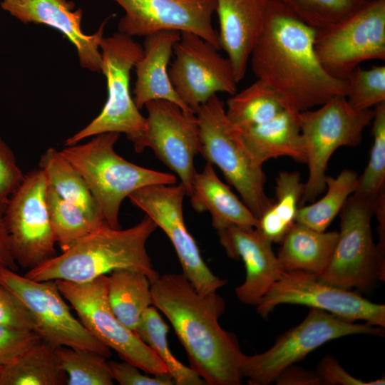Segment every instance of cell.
<instances>
[{
    "instance_id": "cell-7",
    "label": "cell",
    "mask_w": 385,
    "mask_h": 385,
    "mask_svg": "<svg viewBox=\"0 0 385 385\" xmlns=\"http://www.w3.org/2000/svg\"><path fill=\"white\" fill-rule=\"evenodd\" d=\"M376 198L356 193L340 211V231L330 261L320 280L347 290L366 291L376 280L385 279V258L375 245L371 218Z\"/></svg>"
},
{
    "instance_id": "cell-36",
    "label": "cell",
    "mask_w": 385,
    "mask_h": 385,
    "mask_svg": "<svg viewBox=\"0 0 385 385\" xmlns=\"http://www.w3.org/2000/svg\"><path fill=\"white\" fill-rule=\"evenodd\" d=\"M301 20L319 30L337 24L360 9L366 0H280Z\"/></svg>"
},
{
    "instance_id": "cell-19",
    "label": "cell",
    "mask_w": 385,
    "mask_h": 385,
    "mask_svg": "<svg viewBox=\"0 0 385 385\" xmlns=\"http://www.w3.org/2000/svg\"><path fill=\"white\" fill-rule=\"evenodd\" d=\"M3 10L24 24H41L62 33L76 47L81 67L101 73V42L104 29L112 16L98 29L88 35L81 29L83 10H73L75 4L67 0H1Z\"/></svg>"
},
{
    "instance_id": "cell-41",
    "label": "cell",
    "mask_w": 385,
    "mask_h": 385,
    "mask_svg": "<svg viewBox=\"0 0 385 385\" xmlns=\"http://www.w3.org/2000/svg\"><path fill=\"white\" fill-rule=\"evenodd\" d=\"M113 381L121 385H173V380L169 375L150 376L140 372L135 365L124 361L122 362L107 361Z\"/></svg>"
},
{
    "instance_id": "cell-18",
    "label": "cell",
    "mask_w": 385,
    "mask_h": 385,
    "mask_svg": "<svg viewBox=\"0 0 385 385\" xmlns=\"http://www.w3.org/2000/svg\"><path fill=\"white\" fill-rule=\"evenodd\" d=\"M125 11L118 32L146 36L160 31L195 34L220 49L212 17L216 0H112Z\"/></svg>"
},
{
    "instance_id": "cell-13",
    "label": "cell",
    "mask_w": 385,
    "mask_h": 385,
    "mask_svg": "<svg viewBox=\"0 0 385 385\" xmlns=\"http://www.w3.org/2000/svg\"><path fill=\"white\" fill-rule=\"evenodd\" d=\"M0 284L24 303L35 320V332L51 346L88 350L107 359L111 356V349L73 317L55 281H36L0 267Z\"/></svg>"
},
{
    "instance_id": "cell-43",
    "label": "cell",
    "mask_w": 385,
    "mask_h": 385,
    "mask_svg": "<svg viewBox=\"0 0 385 385\" xmlns=\"http://www.w3.org/2000/svg\"><path fill=\"white\" fill-rule=\"evenodd\" d=\"M277 385H322L317 371L291 365L282 370L274 381Z\"/></svg>"
},
{
    "instance_id": "cell-5",
    "label": "cell",
    "mask_w": 385,
    "mask_h": 385,
    "mask_svg": "<svg viewBox=\"0 0 385 385\" xmlns=\"http://www.w3.org/2000/svg\"><path fill=\"white\" fill-rule=\"evenodd\" d=\"M199 153L215 165L240 195L243 202L259 219L272 204L265 191L262 165L247 150L238 129L226 115L224 103L212 96L196 111Z\"/></svg>"
},
{
    "instance_id": "cell-4",
    "label": "cell",
    "mask_w": 385,
    "mask_h": 385,
    "mask_svg": "<svg viewBox=\"0 0 385 385\" xmlns=\"http://www.w3.org/2000/svg\"><path fill=\"white\" fill-rule=\"evenodd\" d=\"M89 142L66 146L60 153L87 183L105 222L120 228L121 202L135 190L153 185H173L176 175L133 164L117 154L120 133L98 134Z\"/></svg>"
},
{
    "instance_id": "cell-37",
    "label": "cell",
    "mask_w": 385,
    "mask_h": 385,
    "mask_svg": "<svg viewBox=\"0 0 385 385\" xmlns=\"http://www.w3.org/2000/svg\"><path fill=\"white\" fill-rule=\"evenodd\" d=\"M346 98L359 111L370 109L385 103V66H373L369 69L357 66L346 79Z\"/></svg>"
},
{
    "instance_id": "cell-34",
    "label": "cell",
    "mask_w": 385,
    "mask_h": 385,
    "mask_svg": "<svg viewBox=\"0 0 385 385\" xmlns=\"http://www.w3.org/2000/svg\"><path fill=\"white\" fill-rule=\"evenodd\" d=\"M62 370L67 376L68 385H112L105 356L94 351L68 346L56 349Z\"/></svg>"
},
{
    "instance_id": "cell-38",
    "label": "cell",
    "mask_w": 385,
    "mask_h": 385,
    "mask_svg": "<svg viewBox=\"0 0 385 385\" xmlns=\"http://www.w3.org/2000/svg\"><path fill=\"white\" fill-rule=\"evenodd\" d=\"M41 340L34 331L0 324V368L16 361Z\"/></svg>"
},
{
    "instance_id": "cell-16",
    "label": "cell",
    "mask_w": 385,
    "mask_h": 385,
    "mask_svg": "<svg viewBox=\"0 0 385 385\" xmlns=\"http://www.w3.org/2000/svg\"><path fill=\"white\" fill-rule=\"evenodd\" d=\"M218 49L199 36L180 32L168 69L170 82L183 103L195 113L217 92L237 93L232 66Z\"/></svg>"
},
{
    "instance_id": "cell-33",
    "label": "cell",
    "mask_w": 385,
    "mask_h": 385,
    "mask_svg": "<svg viewBox=\"0 0 385 385\" xmlns=\"http://www.w3.org/2000/svg\"><path fill=\"white\" fill-rule=\"evenodd\" d=\"M46 205L55 238L62 252L96 230L83 212L48 185Z\"/></svg>"
},
{
    "instance_id": "cell-22",
    "label": "cell",
    "mask_w": 385,
    "mask_h": 385,
    "mask_svg": "<svg viewBox=\"0 0 385 385\" xmlns=\"http://www.w3.org/2000/svg\"><path fill=\"white\" fill-rule=\"evenodd\" d=\"M180 38L177 31H160L145 36L143 56L135 65L133 101L138 109L150 101L166 100L185 112L193 113L178 96L168 76V65Z\"/></svg>"
},
{
    "instance_id": "cell-21",
    "label": "cell",
    "mask_w": 385,
    "mask_h": 385,
    "mask_svg": "<svg viewBox=\"0 0 385 385\" xmlns=\"http://www.w3.org/2000/svg\"><path fill=\"white\" fill-rule=\"evenodd\" d=\"M267 0H216L220 49L225 51L239 83L263 27Z\"/></svg>"
},
{
    "instance_id": "cell-10",
    "label": "cell",
    "mask_w": 385,
    "mask_h": 385,
    "mask_svg": "<svg viewBox=\"0 0 385 385\" xmlns=\"http://www.w3.org/2000/svg\"><path fill=\"white\" fill-rule=\"evenodd\" d=\"M55 282L83 327L102 344L145 373L169 375L166 367L149 346L113 312L107 297L108 275L86 282Z\"/></svg>"
},
{
    "instance_id": "cell-8",
    "label": "cell",
    "mask_w": 385,
    "mask_h": 385,
    "mask_svg": "<svg viewBox=\"0 0 385 385\" xmlns=\"http://www.w3.org/2000/svg\"><path fill=\"white\" fill-rule=\"evenodd\" d=\"M100 48L101 73L107 83L106 102L98 116L66 140V146L108 132L125 133L135 144L143 133L145 117L140 113L130 92V71L143 56V46L132 36L118 32L103 37Z\"/></svg>"
},
{
    "instance_id": "cell-24",
    "label": "cell",
    "mask_w": 385,
    "mask_h": 385,
    "mask_svg": "<svg viewBox=\"0 0 385 385\" xmlns=\"http://www.w3.org/2000/svg\"><path fill=\"white\" fill-rule=\"evenodd\" d=\"M299 111L286 108L272 120L255 126L237 128L255 160L261 165L271 158L289 157L305 163Z\"/></svg>"
},
{
    "instance_id": "cell-2",
    "label": "cell",
    "mask_w": 385,
    "mask_h": 385,
    "mask_svg": "<svg viewBox=\"0 0 385 385\" xmlns=\"http://www.w3.org/2000/svg\"><path fill=\"white\" fill-rule=\"evenodd\" d=\"M152 305L170 322L192 369L208 385H240L245 354L234 334L219 318L223 298L200 293L183 273L159 275L150 282Z\"/></svg>"
},
{
    "instance_id": "cell-28",
    "label": "cell",
    "mask_w": 385,
    "mask_h": 385,
    "mask_svg": "<svg viewBox=\"0 0 385 385\" xmlns=\"http://www.w3.org/2000/svg\"><path fill=\"white\" fill-rule=\"evenodd\" d=\"M67 379L56 349L43 340L0 368V385H63Z\"/></svg>"
},
{
    "instance_id": "cell-12",
    "label": "cell",
    "mask_w": 385,
    "mask_h": 385,
    "mask_svg": "<svg viewBox=\"0 0 385 385\" xmlns=\"http://www.w3.org/2000/svg\"><path fill=\"white\" fill-rule=\"evenodd\" d=\"M48 183L38 168L24 175L4 212L11 255L31 270L56 256L55 238L46 205Z\"/></svg>"
},
{
    "instance_id": "cell-32",
    "label": "cell",
    "mask_w": 385,
    "mask_h": 385,
    "mask_svg": "<svg viewBox=\"0 0 385 385\" xmlns=\"http://www.w3.org/2000/svg\"><path fill=\"white\" fill-rule=\"evenodd\" d=\"M357 173L343 170L336 178L327 175L326 193L318 201L299 207L295 222L317 231H326L344 203L356 189Z\"/></svg>"
},
{
    "instance_id": "cell-35",
    "label": "cell",
    "mask_w": 385,
    "mask_h": 385,
    "mask_svg": "<svg viewBox=\"0 0 385 385\" xmlns=\"http://www.w3.org/2000/svg\"><path fill=\"white\" fill-rule=\"evenodd\" d=\"M373 144L369 159L362 174L358 176L354 193L376 198L384 191L385 184V103L375 106L372 119Z\"/></svg>"
},
{
    "instance_id": "cell-6",
    "label": "cell",
    "mask_w": 385,
    "mask_h": 385,
    "mask_svg": "<svg viewBox=\"0 0 385 385\" xmlns=\"http://www.w3.org/2000/svg\"><path fill=\"white\" fill-rule=\"evenodd\" d=\"M299 122L308 167L301 202L314 201L326 189V171L334 152L340 147H355L374 111L351 107L344 96H335L319 108L300 111Z\"/></svg>"
},
{
    "instance_id": "cell-23",
    "label": "cell",
    "mask_w": 385,
    "mask_h": 385,
    "mask_svg": "<svg viewBox=\"0 0 385 385\" xmlns=\"http://www.w3.org/2000/svg\"><path fill=\"white\" fill-rule=\"evenodd\" d=\"M188 196L195 211L210 213L216 230L232 225L253 228L258 226V219L220 180L212 165L207 162L201 172L195 173Z\"/></svg>"
},
{
    "instance_id": "cell-1",
    "label": "cell",
    "mask_w": 385,
    "mask_h": 385,
    "mask_svg": "<svg viewBox=\"0 0 385 385\" xmlns=\"http://www.w3.org/2000/svg\"><path fill=\"white\" fill-rule=\"evenodd\" d=\"M316 33L280 0H267L263 27L250 58L257 79L299 112L346 93V81L330 76L321 65Z\"/></svg>"
},
{
    "instance_id": "cell-27",
    "label": "cell",
    "mask_w": 385,
    "mask_h": 385,
    "mask_svg": "<svg viewBox=\"0 0 385 385\" xmlns=\"http://www.w3.org/2000/svg\"><path fill=\"white\" fill-rule=\"evenodd\" d=\"M107 297L119 321L135 332L142 314L152 305L150 281L138 271L114 270L108 276Z\"/></svg>"
},
{
    "instance_id": "cell-44",
    "label": "cell",
    "mask_w": 385,
    "mask_h": 385,
    "mask_svg": "<svg viewBox=\"0 0 385 385\" xmlns=\"http://www.w3.org/2000/svg\"><path fill=\"white\" fill-rule=\"evenodd\" d=\"M6 206L0 205V267L16 270L17 263L14 260L9 244L8 235L4 221Z\"/></svg>"
},
{
    "instance_id": "cell-20",
    "label": "cell",
    "mask_w": 385,
    "mask_h": 385,
    "mask_svg": "<svg viewBox=\"0 0 385 385\" xmlns=\"http://www.w3.org/2000/svg\"><path fill=\"white\" fill-rule=\"evenodd\" d=\"M227 255L241 260L245 279L235 288L237 299L256 306L284 272L272 247V242L257 229L230 226L217 230Z\"/></svg>"
},
{
    "instance_id": "cell-42",
    "label": "cell",
    "mask_w": 385,
    "mask_h": 385,
    "mask_svg": "<svg viewBox=\"0 0 385 385\" xmlns=\"http://www.w3.org/2000/svg\"><path fill=\"white\" fill-rule=\"evenodd\" d=\"M317 373L322 384L325 385H380L385 384L384 378L364 381L349 374L332 356L323 358L317 366Z\"/></svg>"
},
{
    "instance_id": "cell-14",
    "label": "cell",
    "mask_w": 385,
    "mask_h": 385,
    "mask_svg": "<svg viewBox=\"0 0 385 385\" xmlns=\"http://www.w3.org/2000/svg\"><path fill=\"white\" fill-rule=\"evenodd\" d=\"M299 304L332 314L344 320H363L385 327V306L358 293L324 282L316 274L301 271L284 272L256 305L264 318L279 305Z\"/></svg>"
},
{
    "instance_id": "cell-17",
    "label": "cell",
    "mask_w": 385,
    "mask_h": 385,
    "mask_svg": "<svg viewBox=\"0 0 385 385\" xmlns=\"http://www.w3.org/2000/svg\"><path fill=\"white\" fill-rule=\"evenodd\" d=\"M143 133L133 144L137 153L151 148L156 157L180 179L188 195L197 171L194 159L199 153V128L195 113L185 112L166 101L147 103Z\"/></svg>"
},
{
    "instance_id": "cell-30",
    "label": "cell",
    "mask_w": 385,
    "mask_h": 385,
    "mask_svg": "<svg viewBox=\"0 0 385 385\" xmlns=\"http://www.w3.org/2000/svg\"><path fill=\"white\" fill-rule=\"evenodd\" d=\"M286 108V103L270 86L257 79L227 100L225 112L237 128H245L266 123Z\"/></svg>"
},
{
    "instance_id": "cell-29",
    "label": "cell",
    "mask_w": 385,
    "mask_h": 385,
    "mask_svg": "<svg viewBox=\"0 0 385 385\" xmlns=\"http://www.w3.org/2000/svg\"><path fill=\"white\" fill-rule=\"evenodd\" d=\"M304 183L297 171H282L276 178V200L258 219L257 229L272 242L281 243L295 222Z\"/></svg>"
},
{
    "instance_id": "cell-40",
    "label": "cell",
    "mask_w": 385,
    "mask_h": 385,
    "mask_svg": "<svg viewBox=\"0 0 385 385\" xmlns=\"http://www.w3.org/2000/svg\"><path fill=\"white\" fill-rule=\"evenodd\" d=\"M24 177L13 152L0 137V205H6Z\"/></svg>"
},
{
    "instance_id": "cell-11",
    "label": "cell",
    "mask_w": 385,
    "mask_h": 385,
    "mask_svg": "<svg viewBox=\"0 0 385 385\" xmlns=\"http://www.w3.org/2000/svg\"><path fill=\"white\" fill-rule=\"evenodd\" d=\"M314 49L324 69L346 80L364 61L385 59V0H366L345 19L317 30Z\"/></svg>"
},
{
    "instance_id": "cell-3",
    "label": "cell",
    "mask_w": 385,
    "mask_h": 385,
    "mask_svg": "<svg viewBox=\"0 0 385 385\" xmlns=\"http://www.w3.org/2000/svg\"><path fill=\"white\" fill-rule=\"evenodd\" d=\"M156 228L148 216L125 230L105 223L24 276L36 281L86 282L128 269L144 273L151 282L160 274L153 268L146 242Z\"/></svg>"
},
{
    "instance_id": "cell-31",
    "label": "cell",
    "mask_w": 385,
    "mask_h": 385,
    "mask_svg": "<svg viewBox=\"0 0 385 385\" xmlns=\"http://www.w3.org/2000/svg\"><path fill=\"white\" fill-rule=\"evenodd\" d=\"M168 330L169 327L158 310L151 305L142 314L135 333L164 364L175 384H206L192 369L174 356L168 342Z\"/></svg>"
},
{
    "instance_id": "cell-39",
    "label": "cell",
    "mask_w": 385,
    "mask_h": 385,
    "mask_svg": "<svg viewBox=\"0 0 385 385\" xmlns=\"http://www.w3.org/2000/svg\"><path fill=\"white\" fill-rule=\"evenodd\" d=\"M0 324L34 332L36 328L35 320L24 303L1 284Z\"/></svg>"
},
{
    "instance_id": "cell-9",
    "label": "cell",
    "mask_w": 385,
    "mask_h": 385,
    "mask_svg": "<svg viewBox=\"0 0 385 385\" xmlns=\"http://www.w3.org/2000/svg\"><path fill=\"white\" fill-rule=\"evenodd\" d=\"M361 334L382 337L384 330V327L348 322L327 312L310 308L304 319L278 337L268 350L251 356L244 354L242 376L251 385L270 384L282 370L327 342Z\"/></svg>"
},
{
    "instance_id": "cell-25",
    "label": "cell",
    "mask_w": 385,
    "mask_h": 385,
    "mask_svg": "<svg viewBox=\"0 0 385 385\" xmlns=\"http://www.w3.org/2000/svg\"><path fill=\"white\" fill-rule=\"evenodd\" d=\"M338 232L317 231L295 222L282 241L277 255L284 272L319 274L328 265Z\"/></svg>"
},
{
    "instance_id": "cell-15",
    "label": "cell",
    "mask_w": 385,
    "mask_h": 385,
    "mask_svg": "<svg viewBox=\"0 0 385 385\" xmlns=\"http://www.w3.org/2000/svg\"><path fill=\"white\" fill-rule=\"evenodd\" d=\"M186 190L178 185H153L133 192L128 198L163 230L179 259L183 274L197 292H216L227 281L215 275L202 258L200 250L185 226L183 200Z\"/></svg>"
},
{
    "instance_id": "cell-26",
    "label": "cell",
    "mask_w": 385,
    "mask_h": 385,
    "mask_svg": "<svg viewBox=\"0 0 385 385\" xmlns=\"http://www.w3.org/2000/svg\"><path fill=\"white\" fill-rule=\"evenodd\" d=\"M39 168L48 185L63 199L78 207L96 229L106 223L85 179L60 151L48 148L41 156Z\"/></svg>"
}]
</instances>
